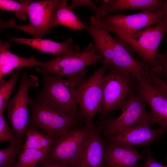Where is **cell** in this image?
Here are the masks:
<instances>
[{"mask_svg": "<svg viewBox=\"0 0 167 167\" xmlns=\"http://www.w3.org/2000/svg\"><path fill=\"white\" fill-rule=\"evenodd\" d=\"M9 47L7 41H0V83L3 78L14 69L23 67L31 68L39 66L41 62L32 56L26 58L15 55L8 50Z\"/></svg>", "mask_w": 167, "mask_h": 167, "instance_id": "cell-19", "label": "cell"}, {"mask_svg": "<svg viewBox=\"0 0 167 167\" xmlns=\"http://www.w3.org/2000/svg\"><path fill=\"white\" fill-rule=\"evenodd\" d=\"M51 150L23 149L18 156V160L14 167H36L45 158Z\"/></svg>", "mask_w": 167, "mask_h": 167, "instance_id": "cell-23", "label": "cell"}, {"mask_svg": "<svg viewBox=\"0 0 167 167\" xmlns=\"http://www.w3.org/2000/svg\"><path fill=\"white\" fill-rule=\"evenodd\" d=\"M137 167H139L138 166Z\"/></svg>", "mask_w": 167, "mask_h": 167, "instance_id": "cell-36", "label": "cell"}, {"mask_svg": "<svg viewBox=\"0 0 167 167\" xmlns=\"http://www.w3.org/2000/svg\"><path fill=\"white\" fill-rule=\"evenodd\" d=\"M138 80L130 72L108 64L102 79V105L98 118L122 109L130 95L135 92Z\"/></svg>", "mask_w": 167, "mask_h": 167, "instance_id": "cell-2", "label": "cell"}, {"mask_svg": "<svg viewBox=\"0 0 167 167\" xmlns=\"http://www.w3.org/2000/svg\"><path fill=\"white\" fill-rule=\"evenodd\" d=\"M19 140L22 141L16 138L9 128L3 113L0 114V141L10 143Z\"/></svg>", "mask_w": 167, "mask_h": 167, "instance_id": "cell-27", "label": "cell"}, {"mask_svg": "<svg viewBox=\"0 0 167 167\" xmlns=\"http://www.w3.org/2000/svg\"><path fill=\"white\" fill-rule=\"evenodd\" d=\"M96 51L94 45L90 43L81 52L60 55L41 62L35 69L42 75H54L70 78L79 74L88 66L97 62L103 63V58Z\"/></svg>", "mask_w": 167, "mask_h": 167, "instance_id": "cell-4", "label": "cell"}, {"mask_svg": "<svg viewBox=\"0 0 167 167\" xmlns=\"http://www.w3.org/2000/svg\"><path fill=\"white\" fill-rule=\"evenodd\" d=\"M29 105L30 114L28 126L42 131L54 141L78 126L81 122L30 97Z\"/></svg>", "mask_w": 167, "mask_h": 167, "instance_id": "cell-3", "label": "cell"}, {"mask_svg": "<svg viewBox=\"0 0 167 167\" xmlns=\"http://www.w3.org/2000/svg\"><path fill=\"white\" fill-rule=\"evenodd\" d=\"M162 11L163 13L164 21L167 19V0L163 1Z\"/></svg>", "mask_w": 167, "mask_h": 167, "instance_id": "cell-33", "label": "cell"}, {"mask_svg": "<svg viewBox=\"0 0 167 167\" xmlns=\"http://www.w3.org/2000/svg\"><path fill=\"white\" fill-rule=\"evenodd\" d=\"M151 124L149 122L141 123L106 138L110 144L130 147L148 145L165 132L161 128L153 129Z\"/></svg>", "mask_w": 167, "mask_h": 167, "instance_id": "cell-13", "label": "cell"}, {"mask_svg": "<svg viewBox=\"0 0 167 167\" xmlns=\"http://www.w3.org/2000/svg\"><path fill=\"white\" fill-rule=\"evenodd\" d=\"M114 51L115 55L109 64L130 72L138 80L142 78V73L144 68L150 67L141 61L133 58L126 48L117 40Z\"/></svg>", "mask_w": 167, "mask_h": 167, "instance_id": "cell-20", "label": "cell"}, {"mask_svg": "<svg viewBox=\"0 0 167 167\" xmlns=\"http://www.w3.org/2000/svg\"><path fill=\"white\" fill-rule=\"evenodd\" d=\"M135 92L149 106L154 123L167 131V93L142 77L138 80Z\"/></svg>", "mask_w": 167, "mask_h": 167, "instance_id": "cell-12", "label": "cell"}, {"mask_svg": "<svg viewBox=\"0 0 167 167\" xmlns=\"http://www.w3.org/2000/svg\"><path fill=\"white\" fill-rule=\"evenodd\" d=\"M157 61L158 70L155 72L167 84V51L163 54L158 53Z\"/></svg>", "mask_w": 167, "mask_h": 167, "instance_id": "cell-28", "label": "cell"}, {"mask_svg": "<svg viewBox=\"0 0 167 167\" xmlns=\"http://www.w3.org/2000/svg\"><path fill=\"white\" fill-rule=\"evenodd\" d=\"M99 16H92L91 25L86 28L93 39L95 49L103 58L104 62L109 64L115 55L114 49L117 41L109 32L103 29L99 23Z\"/></svg>", "mask_w": 167, "mask_h": 167, "instance_id": "cell-17", "label": "cell"}, {"mask_svg": "<svg viewBox=\"0 0 167 167\" xmlns=\"http://www.w3.org/2000/svg\"><path fill=\"white\" fill-rule=\"evenodd\" d=\"M162 0H109L98 7L95 15L103 16L109 13L128 9H140L152 12L162 11Z\"/></svg>", "mask_w": 167, "mask_h": 167, "instance_id": "cell-16", "label": "cell"}, {"mask_svg": "<svg viewBox=\"0 0 167 167\" xmlns=\"http://www.w3.org/2000/svg\"><path fill=\"white\" fill-rule=\"evenodd\" d=\"M144 167H167L155 160L151 156L149 149L147 151V156Z\"/></svg>", "mask_w": 167, "mask_h": 167, "instance_id": "cell-32", "label": "cell"}, {"mask_svg": "<svg viewBox=\"0 0 167 167\" xmlns=\"http://www.w3.org/2000/svg\"><path fill=\"white\" fill-rule=\"evenodd\" d=\"M166 161H167V154L166 155Z\"/></svg>", "mask_w": 167, "mask_h": 167, "instance_id": "cell-35", "label": "cell"}, {"mask_svg": "<svg viewBox=\"0 0 167 167\" xmlns=\"http://www.w3.org/2000/svg\"><path fill=\"white\" fill-rule=\"evenodd\" d=\"M48 154L36 167H71L51 157Z\"/></svg>", "mask_w": 167, "mask_h": 167, "instance_id": "cell-30", "label": "cell"}, {"mask_svg": "<svg viewBox=\"0 0 167 167\" xmlns=\"http://www.w3.org/2000/svg\"><path fill=\"white\" fill-rule=\"evenodd\" d=\"M23 149L33 148L48 150L51 149L54 141L39 130L28 126L26 131Z\"/></svg>", "mask_w": 167, "mask_h": 167, "instance_id": "cell-22", "label": "cell"}, {"mask_svg": "<svg viewBox=\"0 0 167 167\" xmlns=\"http://www.w3.org/2000/svg\"><path fill=\"white\" fill-rule=\"evenodd\" d=\"M143 77L148 82L159 87L167 93V84L156 75L153 69L146 71Z\"/></svg>", "mask_w": 167, "mask_h": 167, "instance_id": "cell-29", "label": "cell"}, {"mask_svg": "<svg viewBox=\"0 0 167 167\" xmlns=\"http://www.w3.org/2000/svg\"><path fill=\"white\" fill-rule=\"evenodd\" d=\"M20 85L16 94L8 101L5 107L8 119L12 127V131L16 138L24 141L28 127L29 117L28 110L30 97L29 90L31 88L39 86L36 75H30L25 71L21 74Z\"/></svg>", "mask_w": 167, "mask_h": 167, "instance_id": "cell-9", "label": "cell"}, {"mask_svg": "<svg viewBox=\"0 0 167 167\" xmlns=\"http://www.w3.org/2000/svg\"><path fill=\"white\" fill-rule=\"evenodd\" d=\"M166 33L167 19L155 26H148L138 31L131 37H118L116 40L123 46H128L131 51L137 53L141 62L156 72L158 69V47Z\"/></svg>", "mask_w": 167, "mask_h": 167, "instance_id": "cell-5", "label": "cell"}, {"mask_svg": "<svg viewBox=\"0 0 167 167\" xmlns=\"http://www.w3.org/2000/svg\"><path fill=\"white\" fill-rule=\"evenodd\" d=\"M87 72L85 69L66 79L58 76L42 75V88L34 99L62 111L77 120L84 121L78 107L76 92L78 85L87 79Z\"/></svg>", "mask_w": 167, "mask_h": 167, "instance_id": "cell-1", "label": "cell"}, {"mask_svg": "<svg viewBox=\"0 0 167 167\" xmlns=\"http://www.w3.org/2000/svg\"><path fill=\"white\" fill-rule=\"evenodd\" d=\"M21 74V68L13 71L9 79L0 87V114L3 113L5 106Z\"/></svg>", "mask_w": 167, "mask_h": 167, "instance_id": "cell-25", "label": "cell"}, {"mask_svg": "<svg viewBox=\"0 0 167 167\" xmlns=\"http://www.w3.org/2000/svg\"><path fill=\"white\" fill-rule=\"evenodd\" d=\"M82 6H88L95 11L98 8L95 3L91 0H72L69 6L72 9L75 7Z\"/></svg>", "mask_w": 167, "mask_h": 167, "instance_id": "cell-31", "label": "cell"}, {"mask_svg": "<svg viewBox=\"0 0 167 167\" xmlns=\"http://www.w3.org/2000/svg\"><path fill=\"white\" fill-rule=\"evenodd\" d=\"M108 64L103 62L101 66L95 70L92 75L78 85L76 90V99L80 115L84 124L89 126L94 125V118L101 109L102 80Z\"/></svg>", "mask_w": 167, "mask_h": 167, "instance_id": "cell-7", "label": "cell"}, {"mask_svg": "<svg viewBox=\"0 0 167 167\" xmlns=\"http://www.w3.org/2000/svg\"><path fill=\"white\" fill-rule=\"evenodd\" d=\"M19 1L27 6L29 22L28 25L17 28L31 34L33 38H42L50 33L54 12L60 0Z\"/></svg>", "mask_w": 167, "mask_h": 167, "instance_id": "cell-11", "label": "cell"}, {"mask_svg": "<svg viewBox=\"0 0 167 167\" xmlns=\"http://www.w3.org/2000/svg\"><path fill=\"white\" fill-rule=\"evenodd\" d=\"M143 156L131 147L109 144L104 167H137Z\"/></svg>", "mask_w": 167, "mask_h": 167, "instance_id": "cell-18", "label": "cell"}, {"mask_svg": "<svg viewBox=\"0 0 167 167\" xmlns=\"http://www.w3.org/2000/svg\"><path fill=\"white\" fill-rule=\"evenodd\" d=\"M107 148L99 128L91 126L81 152L79 167H104Z\"/></svg>", "mask_w": 167, "mask_h": 167, "instance_id": "cell-14", "label": "cell"}, {"mask_svg": "<svg viewBox=\"0 0 167 167\" xmlns=\"http://www.w3.org/2000/svg\"><path fill=\"white\" fill-rule=\"evenodd\" d=\"M166 43H167V36L166 37Z\"/></svg>", "mask_w": 167, "mask_h": 167, "instance_id": "cell-34", "label": "cell"}, {"mask_svg": "<svg viewBox=\"0 0 167 167\" xmlns=\"http://www.w3.org/2000/svg\"><path fill=\"white\" fill-rule=\"evenodd\" d=\"M61 25L74 30L86 29L85 25L67 5L66 0H60L54 12L52 27Z\"/></svg>", "mask_w": 167, "mask_h": 167, "instance_id": "cell-21", "label": "cell"}, {"mask_svg": "<svg viewBox=\"0 0 167 167\" xmlns=\"http://www.w3.org/2000/svg\"><path fill=\"white\" fill-rule=\"evenodd\" d=\"M24 141L10 143L7 148L0 150V167H14L17 162V155L23 149Z\"/></svg>", "mask_w": 167, "mask_h": 167, "instance_id": "cell-24", "label": "cell"}, {"mask_svg": "<svg viewBox=\"0 0 167 167\" xmlns=\"http://www.w3.org/2000/svg\"><path fill=\"white\" fill-rule=\"evenodd\" d=\"M28 7L25 4L12 0H0V9L3 11H12L22 21L28 16Z\"/></svg>", "mask_w": 167, "mask_h": 167, "instance_id": "cell-26", "label": "cell"}, {"mask_svg": "<svg viewBox=\"0 0 167 167\" xmlns=\"http://www.w3.org/2000/svg\"><path fill=\"white\" fill-rule=\"evenodd\" d=\"M91 126L84 124L70 130L54 142L49 155L71 167H79L81 152Z\"/></svg>", "mask_w": 167, "mask_h": 167, "instance_id": "cell-10", "label": "cell"}, {"mask_svg": "<svg viewBox=\"0 0 167 167\" xmlns=\"http://www.w3.org/2000/svg\"><path fill=\"white\" fill-rule=\"evenodd\" d=\"M9 40L30 46L42 53L51 54L57 56L79 52V46L73 43L69 37L65 41L57 42L42 38H25L11 36Z\"/></svg>", "mask_w": 167, "mask_h": 167, "instance_id": "cell-15", "label": "cell"}, {"mask_svg": "<svg viewBox=\"0 0 167 167\" xmlns=\"http://www.w3.org/2000/svg\"><path fill=\"white\" fill-rule=\"evenodd\" d=\"M146 103L135 92L131 94L122 108L119 116H109L101 121L99 128L106 137L145 122L154 123L151 113L145 109Z\"/></svg>", "mask_w": 167, "mask_h": 167, "instance_id": "cell-6", "label": "cell"}, {"mask_svg": "<svg viewBox=\"0 0 167 167\" xmlns=\"http://www.w3.org/2000/svg\"><path fill=\"white\" fill-rule=\"evenodd\" d=\"M101 27L113 32L118 37H131L140 29L154 26L163 21L162 11L152 12L147 11L131 15L120 14L107 15L99 16Z\"/></svg>", "mask_w": 167, "mask_h": 167, "instance_id": "cell-8", "label": "cell"}]
</instances>
